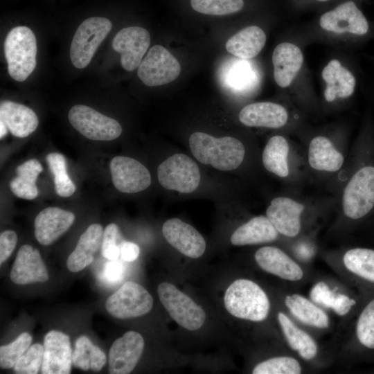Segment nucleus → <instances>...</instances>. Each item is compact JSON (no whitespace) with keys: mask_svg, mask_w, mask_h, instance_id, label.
<instances>
[{"mask_svg":"<svg viewBox=\"0 0 374 374\" xmlns=\"http://www.w3.org/2000/svg\"><path fill=\"white\" fill-rule=\"evenodd\" d=\"M337 289L331 288L325 281H319L312 287L310 299L323 308L330 309L349 321L362 304L363 292L346 288L341 292Z\"/></svg>","mask_w":374,"mask_h":374,"instance_id":"nucleus-22","label":"nucleus"},{"mask_svg":"<svg viewBox=\"0 0 374 374\" xmlns=\"http://www.w3.org/2000/svg\"><path fill=\"white\" fill-rule=\"evenodd\" d=\"M68 118L73 128L91 140L112 141L122 133V127L116 120L87 105L72 107Z\"/></svg>","mask_w":374,"mask_h":374,"instance_id":"nucleus-17","label":"nucleus"},{"mask_svg":"<svg viewBox=\"0 0 374 374\" xmlns=\"http://www.w3.org/2000/svg\"><path fill=\"white\" fill-rule=\"evenodd\" d=\"M332 267L350 285L360 291H374V248L353 246L324 253Z\"/></svg>","mask_w":374,"mask_h":374,"instance_id":"nucleus-11","label":"nucleus"},{"mask_svg":"<svg viewBox=\"0 0 374 374\" xmlns=\"http://www.w3.org/2000/svg\"><path fill=\"white\" fill-rule=\"evenodd\" d=\"M180 72L177 58L166 48L157 44L151 47L143 58L137 75L144 84L155 87L175 80Z\"/></svg>","mask_w":374,"mask_h":374,"instance_id":"nucleus-19","label":"nucleus"},{"mask_svg":"<svg viewBox=\"0 0 374 374\" xmlns=\"http://www.w3.org/2000/svg\"><path fill=\"white\" fill-rule=\"evenodd\" d=\"M0 138L3 139L7 134L8 130L2 121H0Z\"/></svg>","mask_w":374,"mask_h":374,"instance_id":"nucleus-47","label":"nucleus"},{"mask_svg":"<svg viewBox=\"0 0 374 374\" xmlns=\"http://www.w3.org/2000/svg\"><path fill=\"white\" fill-rule=\"evenodd\" d=\"M320 82V114L339 112L348 109L355 100L359 85V70L348 55L337 51L323 65Z\"/></svg>","mask_w":374,"mask_h":374,"instance_id":"nucleus-6","label":"nucleus"},{"mask_svg":"<svg viewBox=\"0 0 374 374\" xmlns=\"http://www.w3.org/2000/svg\"><path fill=\"white\" fill-rule=\"evenodd\" d=\"M189 146L193 155L200 163L224 171L239 168L247 154L245 145L237 138H216L201 132L190 135Z\"/></svg>","mask_w":374,"mask_h":374,"instance_id":"nucleus-9","label":"nucleus"},{"mask_svg":"<svg viewBox=\"0 0 374 374\" xmlns=\"http://www.w3.org/2000/svg\"><path fill=\"white\" fill-rule=\"evenodd\" d=\"M46 161L50 171L54 176L53 182L56 193L62 197L71 196L75 191V186L67 172L66 161L60 153H49Z\"/></svg>","mask_w":374,"mask_h":374,"instance_id":"nucleus-39","label":"nucleus"},{"mask_svg":"<svg viewBox=\"0 0 374 374\" xmlns=\"http://www.w3.org/2000/svg\"><path fill=\"white\" fill-rule=\"evenodd\" d=\"M73 351L70 337L58 330L48 332L44 339L42 374L71 373Z\"/></svg>","mask_w":374,"mask_h":374,"instance_id":"nucleus-25","label":"nucleus"},{"mask_svg":"<svg viewBox=\"0 0 374 374\" xmlns=\"http://www.w3.org/2000/svg\"><path fill=\"white\" fill-rule=\"evenodd\" d=\"M31 341V335L28 332H24L20 334L13 342L1 346L0 367L3 369L14 367L19 359L28 348Z\"/></svg>","mask_w":374,"mask_h":374,"instance_id":"nucleus-40","label":"nucleus"},{"mask_svg":"<svg viewBox=\"0 0 374 374\" xmlns=\"http://www.w3.org/2000/svg\"><path fill=\"white\" fill-rule=\"evenodd\" d=\"M363 0H341L320 12L301 32L304 42L353 48L370 40L374 28L362 9Z\"/></svg>","mask_w":374,"mask_h":374,"instance_id":"nucleus-3","label":"nucleus"},{"mask_svg":"<svg viewBox=\"0 0 374 374\" xmlns=\"http://www.w3.org/2000/svg\"><path fill=\"white\" fill-rule=\"evenodd\" d=\"M159 184L166 189L181 193L194 192L200 183V172L197 164L184 154H175L158 167Z\"/></svg>","mask_w":374,"mask_h":374,"instance_id":"nucleus-16","label":"nucleus"},{"mask_svg":"<svg viewBox=\"0 0 374 374\" xmlns=\"http://www.w3.org/2000/svg\"><path fill=\"white\" fill-rule=\"evenodd\" d=\"M283 303L288 314L303 326L320 332L330 328L329 314L311 299L291 292L285 295Z\"/></svg>","mask_w":374,"mask_h":374,"instance_id":"nucleus-28","label":"nucleus"},{"mask_svg":"<svg viewBox=\"0 0 374 374\" xmlns=\"http://www.w3.org/2000/svg\"><path fill=\"white\" fill-rule=\"evenodd\" d=\"M267 42L265 30L258 24L247 25L232 35L225 44L226 50L233 56L243 60L256 57Z\"/></svg>","mask_w":374,"mask_h":374,"instance_id":"nucleus-32","label":"nucleus"},{"mask_svg":"<svg viewBox=\"0 0 374 374\" xmlns=\"http://www.w3.org/2000/svg\"><path fill=\"white\" fill-rule=\"evenodd\" d=\"M106 362L105 353L87 336L81 335L76 339L72 354V364L75 367L82 371H99Z\"/></svg>","mask_w":374,"mask_h":374,"instance_id":"nucleus-37","label":"nucleus"},{"mask_svg":"<svg viewBox=\"0 0 374 374\" xmlns=\"http://www.w3.org/2000/svg\"><path fill=\"white\" fill-rule=\"evenodd\" d=\"M109 169L113 184L120 192L135 193L151 184L149 170L133 158L116 156L111 160Z\"/></svg>","mask_w":374,"mask_h":374,"instance_id":"nucleus-23","label":"nucleus"},{"mask_svg":"<svg viewBox=\"0 0 374 374\" xmlns=\"http://www.w3.org/2000/svg\"><path fill=\"white\" fill-rule=\"evenodd\" d=\"M291 189L274 197L267 207L265 215L286 242L310 234L318 220L335 208L333 197L314 198L302 196Z\"/></svg>","mask_w":374,"mask_h":374,"instance_id":"nucleus-5","label":"nucleus"},{"mask_svg":"<svg viewBox=\"0 0 374 374\" xmlns=\"http://www.w3.org/2000/svg\"><path fill=\"white\" fill-rule=\"evenodd\" d=\"M112 28V21L101 17L87 18L80 24L73 35L69 51L71 61L75 67L84 69L89 65Z\"/></svg>","mask_w":374,"mask_h":374,"instance_id":"nucleus-14","label":"nucleus"},{"mask_svg":"<svg viewBox=\"0 0 374 374\" xmlns=\"http://www.w3.org/2000/svg\"><path fill=\"white\" fill-rule=\"evenodd\" d=\"M118 226L114 223L108 224L104 231L101 244V253L109 260H117L121 256V247L123 243Z\"/></svg>","mask_w":374,"mask_h":374,"instance_id":"nucleus-42","label":"nucleus"},{"mask_svg":"<svg viewBox=\"0 0 374 374\" xmlns=\"http://www.w3.org/2000/svg\"><path fill=\"white\" fill-rule=\"evenodd\" d=\"M341 0H290L292 8L298 11L321 12Z\"/></svg>","mask_w":374,"mask_h":374,"instance_id":"nucleus-43","label":"nucleus"},{"mask_svg":"<svg viewBox=\"0 0 374 374\" xmlns=\"http://www.w3.org/2000/svg\"><path fill=\"white\" fill-rule=\"evenodd\" d=\"M259 3L258 0H188L191 10L210 17L239 14Z\"/></svg>","mask_w":374,"mask_h":374,"instance_id":"nucleus-36","label":"nucleus"},{"mask_svg":"<svg viewBox=\"0 0 374 374\" xmlns=\"http://www.w3.org/2000/svg\"><path fill=\"white\" fill-rule=\"evenodd\" d=\"M17 242L14 231L6 230L0 235V264L2 265L12 254Z\"/></svg>","mask_w":374,"mask_h":374,"instance_id":"nucleus-44","label":"nucleus"},{"mask_svg":"<svg viewBox=\"0 0 374 374\" xmlns=\"http://www.w3.org/2000/svg\"><path fill=\"white\" fill-rule=\"evenodd\" d=\"M282 238L266 215L253 217L238 226L230 240L233 245L246 246L269 243Z\"/></svg>","mask_w":374,"mask_h":374,"instance_id":"nucleus-31","label":"nucleus"},{"mask_svg":"<svg viewBox=\"0 0 374 374\" xmlns=\"http://www.w3.org/2000/svg\"><path fill=\"white\" fill-rule=\"evenodd\" d=\"M150 44L149 32L140 26L120 30L112 41L113 49L121 55V64L127 71L137 69Z\"/></svg>","mask_w":374,"mask_h":374,"instance_id":"nucleus-21","label":"nucleus"},{"mask_svg":"<svg viewBox=\"0 0 374 374\" xmlns=\"http://www.w3.org/2000/svg\"><path fill=\"white\" fill-rule=\"evenodd\" d=\"M334 231L348 233L374 219V118L368 108L350 149L337 195Z\"/></svg>","mask_w":374,"mask_h":374,"instance_id":"nucleus-1","label":"nucleus"},{"mask_svg":"<svg viewBox=\"0 0 374 374\" xmlns=\"http://www.w3.org/2000/svg\"><path fill=\"white\" fill-rule=\"evenodd\" d=\"M162 233L166 241L182 254L197 258L206 249V242L193 226L178 218H171L162 226Z\"/></svg>","mask_w":374,"mask_h":374,"instance_id":"nucleus-27","label":"nucleus"},{"mask_svg":"<svg viewBox=\"0 0 374 374\" xmlns=\"http://www.w3.org/2000/svg\"><path fill=\"white\" fill-rule=\"evenodd\" d=\"M140 249L135 243L124 241L121 247V257L127 262L135 260L139 256Z\"/></svg>","mask_w":374,"mask_h":374,"instance_id":"nucleus-46","label":"nucleus"},{"mask_svg":"<svg viewBox=\"0 0 374 374\" xmlns=\"http://www.w3.org/2000/svg\"><path fill=\"white\" fill-rule=\"evenodd\" d=\"M307 116L285 99L283 102L251 103L242 107L238 114V119L244 126L274 130L290 135H295L307 124Z\"/></svg>","mask_w":374,"mask_h":374,"instance_id":"nucleus-8","label":"nucleus"},{"mask_svg":"<svg viewBox=\"0 0 374 374\" xmlns=\"http://www.w3.org/2000/svg\"><path fill=\"white\" fill-rule=\"evenodd\" d=\"M10 278L17 285H27L48 280V274L39 251L29 244L19 249Z\"/></svg>","mask_w":374,"mask_h":374,"instance_id":"nucleus-30","label":"nucleus"},{"mask_svg":"<svg viewBox=\"0 0 374 374\" xmlns=\"http://www.w3.org/2000/svg\"><path fill=\"white\" fill-rule=\"evenodd\" d=\"M257 265L265 272L286 282L301 283L307 277V271L301 263L287 251L276 246H264L254 254Z\"/></svg>","mask_w":374,"mask_h":374,"instance_id":"nucleus-20","label":"nucleus"},{"mask_svg":"<svg viewBox=\"0 0 374 374\" xmlns=\"http://www.w3.org/2000/svg\"><path fill=\"white\" fill-rule=\"evenodd\" d=\"M42 166L37 159H32L17 166V176L10 182V188L17 197L31 200L38 195L36 181L42 172Z\"/></svg>","mask_w":374,"mask_h":374,"instance_id":"nucleus-35","label":"nucleus"},{"mask_svg":"<svg viewBox=\"0 0 374 374\" xmlns=\"http://www.w3.org/2000/svg\"><path fill=\"white\" fill-rule=\"evenodd\" d=\"M265 169L281 179L293 190H299L310 180L301 144L290 134L277 132L271 136L262 152Z\"/></svg>","mask_w":374,"mask_h":374,"instance_id":"nucleus-7","label":"nucleus"},{"mask_svg":"<svg viewBox=\"0 0 374 374\" xmlns=\"http://www.w3.org/2000/svg\"><path fill=\"white\" fill-rule=\"evenodd\" d=\"M153 306V299L142 285L133 281L125 283L106 301L107 311L114 317L127 319L148 313Z\"/></svg>","mask_w":374,"mask_h":374,"instance_id":"nucleus-18","label":"nucleus"},{"mask_svg":"<svg viewBox=\"0 0 374 374\" xmlns=\"http://www.w3.org/2000/svg\"><path fill=\"white\" fill-rule=\"evenodd\" d=\"M301 359L294 355H281L257 364L253 374H300L304 371Z\"/></svg>","mask_w":374,"mask_h":374,"instance_id":"nucleus-38","label":"nucleus"},{"mask_svg":"<svg viewBox=\"0 0 374 374\" xmlns=\"http://www.w3.org/2000/svg\"><path fill=\"white\" fill-rule=\"evenodd\" d=\"M0 121L13 136L19 138L31 134L39 124L37 116L32 109L10 100L1 102Z\"/></svg>","mask_w":374,"mask_h":374,"instance_id":"nucleus-33","label":"nucleus"},{"mask_svg":"<svg viewBox=\"0 0 374 374\" xmlns=\"http://www.w3.org/2000/svg\"><path fill=\"white\" fill-rule=\"evenodd\" d=\"M44 346L40 344L32 345L17 361L14 371L17 374H36L43 360Z\"/></svg>","mask_w":374,"mask_h":374,"instance_id":"nucleus-41","label":"nucleus"},{"mask_svg":"<svg viewBox=\"0 0 374 374\" xmlns=\"http://www.w3.org/2000/svg\"><path fill=\"white\" fill-rule=\"evenodd\" d=\"M144 348V339L138 332L128 331L117 339L109 353L111 374H127L136 366Z\"/></svg>","mask_w":374,"mask_h":374,"instance_id":"nucleus-26","label":"nucleus"},{"mask_svg":"<svg viewBox=\"0 0 374 374\" xmlns=\"http://www.w3.org/2000/svg\"><path fill=\"white\" fill-rule=\"evenodd\" d=\"M157 292L163 307L179 326L190 331L203 326L206 319L204 310L173 284L160 283Z\"/></svg>","mask_w":374,"mask_h":374,"instance_id":"nucleus-15","label":"nucleus"},{"mask_svg":"<svg viewBox=\"0 0 374 374\" xmlns=\"http://www.w3.org/2000/svg\"><path fill=\"white\" fill-rule=\"evenodd\" d=\"M103 231L100 224H92L80 235L66 260L70 271H80L93 262L96 253L101 247Z\"/></svg>","mask_w":374,"mask_h":374,"instance_id":"nucleus-34","label":"nucleus"},{"mask_svg":"<svg viewBox=\"0 0 374 374\" xmlns=\"http://www.w3.org/2000/svg\"><path fill=\"white\" fill-rule=\"evenodd\" d=\"M3 50L10 76L18 82L26 80L37 64V42L33 30L25 26L14 27L7 34Z\"/></svg>","mask_w":374,"mask_h":374,"instance_id":"nucleus-13","label":"nucleus"},{"mask_svg":"<svg viewBox=\"0 0 374 374\" xmlns=\"http://www.w3.org/2000/svg\"><path fill=\"white\" fill-rule=\"evenodd\" d=\"M277 322L290 349L302 361L315 362L320 354L318 342L312 334L301 327L286 312L279 310Z\"/></svg>","mask_w":374,"mask_h":374,"instance_id":"nucleus-24","label":"nucleus"},{"mask_svg":"<svg viewBox=\"0 0 374 374\" xmlns=\"http://www.w3.org/2000/svg\"><path fill=\"white\" fill-rule=\"evenodd\" d=\"M124 272L125 267L122 262L113 260L105 263L103 276L109 283H116L123 278Z\"/></svg>","mask_w":374,"mask_h":374,"instance_id":"nucleus-45","label":"nucleus"},{"mask_svg":"<svg viewBox=\"0 0 374 374\" xmlns=\"http://www.w3.org/2000/svg\"><path fill=\"white\" fill-rule=\"evenodd\" d=\"M224 306L233 317L253 322L267 319L271 311V302L265 290L256 282L239 278L226 289Z\"/></svg>","mask_w":374,"mask_h":374,"instance_id":"nucleus-10","label":"nucleus"},{"mask_svg":"<svg viewBox=\"0 0 374 374\" xmlns=\"http://www.w3.org/2000/svg\"><path fill=\"white\" fill-rule=\"evenodd\" d=\"M273 78L283 98L307 116L320 114L319 97L299 42L285 40L272 53Z\"/></svg>","mask_w":374,"mask_h":374,"instance_id":"nucleus-4","label":"nucleus"},{"mask_svg":"<svg viewBox=\"0 0 374 374\" xmlns=\"http://www.w3.org/2000/svg\"><path fill=\"white\" fill-rule=\"evenodd\" d=\"M350 126L336 121L318 126L305 124L299 139L310 179L324 184L335 197L348 163Z\"/></svg>","mask_w":374,"mask_h":374,"instance_id":"nucleus-2","label":"nucleus"},{"mask_svg":"<svg viewBox=\"0 0 374 374\" xmlns=\"http://www.w3.org/2000/svg\"><path fill=\"white\" fill-rule=\"evenodd\" d=\"M362 292V304L348 321L350 330L344 348L353 362L374 363V291Z\"/></svg>","mask_w":374,"mask_h":374,"instance_id":"nucleus-12","label":"nucleus"},{"mask_svg":"<svg viewBox=\"0 0 374 374\" xmlns=\"http://www.w3.org/2000/svg\"><path fill=\"white\" fill-rule=\"evenodd\" d=\"M75 215L58 207H47L35 219V236L42 245H50L63 235L75 221Z\"/></svg>","mask_w":374,"mask_h":374,"instance_id":"nucleus-29","label":"nucleus"}]
</instances>
